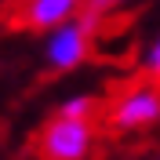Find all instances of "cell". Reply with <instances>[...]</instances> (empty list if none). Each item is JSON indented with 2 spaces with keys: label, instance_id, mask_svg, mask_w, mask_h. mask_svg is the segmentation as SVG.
<instances>
[{
  "label": "cell",
  "instance_id": "obj_2",
  "mask_svg": "<svg viewBox=\"0 0 160 160\" xmlns=\"http://www.w3.org/2000/svg\"><path fill=\"white\" fill-rule=\"evenodd\" d=\"M88 40H91V33L84 29L77 18L58 22V26L51 29V37H48V62H51V69L66 73V69H73V66H80L84 55H88Z\"/></svg>",
  "mask_w": 160,
  "mask_h": 160
},
{
  "label": "cell",
  "instance_id": "obj_6",
  "mask_svg": "<svg viewBox=\"0 0 160 160\" xmlns=\"http://www.w3.org/2000/svg\"><path fill=\"white\" fill-rule=\"evenodd\" d=\"M91 106H95V98H69L66 106L58 109V117H73V120H88V113H91Z\"/></svg>",
  "mask_w": 160,
  "mask_h": 160
},
{
  "label": "cell",
  "instance_id": "obj_4",
  "mask_svg": "<svg viewBox=\"0 0 160 160\" xmlns=\"http://www.w3.org/2000/svg\"><path fill=\"white\" fill-rule=\"evenodd\" d=\"M84 0H29L26 4V26L29 29H55L58 22L73 18V11Z\"/></svg>",
  "mask_w": 160,
  "mask_h": 160
},
{
  "label": "cell",
  "instance_id": "obj_7",
  "mask_svg": "<svg viewBox=\"0 0 160 160\" xmlns=\"http://www.w3.org/2000/svg\"><path fill=\"white\" fill-rule=\"evenodd\" d=\"M146 73H149V77H160V37H157V44L146 51Z\"/></svg>",
  "mask_w": 160,
  "mask_h": 160
},
{
  "label": "cell",
  "instance_id": "obj_1",
  "mask_svg": "<svg viewBox=\"0 0 160 160\" xmlns=\"http://www.w3.org/2000/svg\"><path fill=\"white\" fill-rule=\"evenodd\" d=\"M91 149V124L73 117H55L48 131L40 135V153L44 160H84Z\"/></svg>",
  "mask_w": 160,
  "mask_h": 160
},
{
  "label": "cell",
  "instance_id": "obj_3",
  "mask_svg": "<svg viewBox=\"0 0 160 160\" xmlns=\"http://www.w3.org/2000/svg\"><path fill=\"white\" fill-rule=\"evenodd\" d=\"M160 120V91L157 88H135L131 95L113 106L109 124L120 131H135V128H149Z\"/></svg>",
  "mask_w": 160,
  "mask_h": 160
},
{
  "label": "cell",
  "instance_id": "obj_5",
  "mask_svg": "<svg viewBox=\"0 0 160 160\" xmlns=\"http://www.w3.org/2000/svg\"><path fill=\"white\" fill-rule=\"evenodd\" d=\"M120 4H124V0H84V15H80L77 22H80L88 33H95V29H98V22L106 18V11L120 8Z\"/></svg>",
  "mask_w": 160,
  "mask_h": 160
}]
</instances>
